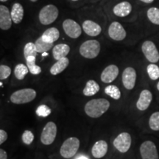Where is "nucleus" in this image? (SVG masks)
<instances>
[{
  "mask_svg": "<svg viewBox=\"0 0 159 159\" xmlns=\"http://www.w3.org/2000/svg\"><path fill=\"white\" fill-rule=\"evenodd\" d=\"M110 108V102L104 98L94 99L89 101L85 105V112L91 118H99Z\"/></svg>",
  "mask_w": 159,
  "mask_h": 159,
  "instance_id": "nucleus-1",
  "label": "nucleus"
},
{
  "mask_svg": "<svg viewBox=\"0 0 159 159\" xmlns=\"http://www.w3.org/2000/svg\"><path fill=\"white\" fill-rule=\"evenodd\" d=\"M100 43L97 40H88L83 42L80 47V54L85 58L94 59L97 57L100 52Z\"/></svg>",
  "mask_w": 159,
  "mask_h": 159,
  "instance_id": "nucleus-2",
  "label": "nucleus"
},
{
  "mask_svg": "<svg viewBox=\"0 0 159 159\" xmlns=\"http://www.w3.org/2000/svg\"><path fill=\"white\" fill-rule=\"evenodd\" d=\"M80 142L77 137H69L63 142L60 149V154L64 158H71L77 153Z\"/></svg>",
  "mask_w": 159,
  "mask_h": 159,
  "instance_id": "nucleus-3",
  "label": "nucleus"
},
{
  "mask_svg": "<svg viewBox=\"0 0 159 159\" xmlns=\"http://www.w3.org/2000/svg\"><path fill=\"white\" fill-rule=\"evenodd\" d=\"M37 93L33 89H23L16 91L11 96V101L13 104L21 105L30 102L36 97Z\"/></svg>",
  "mask_w": 159,
  "mask_h": 159,
  "instance_id": "nucleus-4",
  "label": "nucleus"
},
{
  "mask_svg": "<svg viewBox=\"0 0 159 159\" xmlns=\"http://www.w3.org/2000/svg\"><path fill=\"white\" fill-rule=\"evenodd\" d=\"M58 9L54 5H47L40 11L39 18L40 22L43 25L52 24L58 16Z\"/></svg>",
  "mask_w": 159,
  "mask_h": 159,
  "instance_id": "nucleus-5",
  "label": "nucleus"
},
{
  "mask_svg": "<svg viewBox=\"0 0 159 159\" xmlns=\"http://www.w3.org/2000/svg\"><path fill=\"white\" fill-rule=\"evenodd\" d=\"M57 136V125L55 122H47L43 128L41 135V142L44 145H50L54 142Z\"/></svg>",
  "mask_w": 159,
  "mask_h": 159,
  "instance_id": "nucleus-6",
  "label": "nucleus"
},
{
  "mask_svg": "<svg viewBox=\"0 0 159 159\" xmlns=\"http://www.w3.org/2000/svg\"><path fill=\"white\" fill-rule=\"evenodd\" d=\"M142 50L144 57L151 63H156L159 61V52L155 43L151 41H145L142 43Z\"/></svg>",
  "mask_w": 159,
  "mask_h": 159,
  "instance_id": "nucleus-7",
  "label": "nucleus"
},
{
  "mask_svg": "<svg viewBox=\"0 0 159 159\" xmlns=\"http://www.w3.org/2000/svg\"><path fill=\"white\" fill-rule=\"evenodd\" d=\"M132 143V138L127 132L121 133L114 140V146L121 153H125L130 150Z\"/></svg>",
  "mask_w": 159,
  "mask_h": 159,
  "instance_id": "nucleus-8",
  "label": "nucleus"
},
{
  "mask_svg": "<svg viewBox=\"0 0 159 159\" xmlns=\"http://www.w3.org/2000/svg\"><path fill=\"white\" fill-rule=\"evenodd\" d=\"M139 151L142 159H159L156 145L151 141H145L143 142L141 144Z\"/></svg>",
  "mask_w": 159,
  "mask_h": 159,
  "instance_id": "nucleus-9",
  "label": "nucleus"
},
{
  "mask_svg": "<svg viewBox=\"0 0 159 159\" xmlns=\"http://www.w3.org/2000/svg\"><path fill=\"white\" fill-rule=\"evenodd\" d=\"M63 28L66 34L71 39H77L82 33V29L79 24L70 19H66L63 21Z\"/></svg>",
  "mask_w": 159,
  "mask_h": 159,
  "instance_id": "nucleus-10",
  "label": "nucleus"
},
{
  "mask_svg": "<svg viewBox=\"0 0 159 159\" xmlns=\"http://www.w3.org/2000/svg\"><path fill=\"white\" fill-rule=\"evenodd\" d=\"M137 74L136 69L133 67H127L122 73V83L128 90H132L136 85Z\"/></svg>",
  "mask_w": 159,
  "mask_h": 159,
  "instance_id": "nucleus-11",
  "label": "nucleus"
},
{
  "mask_svg": "<svg viewBox=\"0 0 159 159\" xmlns=\"http://www.w3.org/2000/svg\"><path fill=\"white\" fill-rule=\"evenodd\" d=\"M108 35L114 41H122L126 37V31L123 26L118 21H114L111 24L108 28Z\"/></svg>",
  "mask_w": 159,
  "mask_h": 159,
  "instance_id": "nucleus-12",
  "label": "nucleus"
},
{
  "mask_svg": "<svg viewBox=\"0 0 159 159\" xmlns=\"http://www.w3.org/2000/svg\"><path fill=\"white\" fill-rule=\"evenodd\" d=\"M152 94L148 89H144L140 93L136 102V108L141 111H144L148 109L152 102Z\"/></svg>",
  "mask_w": 159,
  "mask_h": 159,
  "instance_id": "nucleus-13",
  "label": "nucleus"
},
{
  "mask_svg": "<svg viewBox=\"0 0 159 159\" xmlns=\"http://www.w3.org/2000/svg\"><path fill=\"white\" fill-rule=\"evenodd\" d=\"M119 72V70L117 66L114 64L109 65L102 71L101 74V80L105 83H112L116 79Z\"/></svg>",
  "mask_w": 159,
  "mask_h": 159,
  "instance_id": "nucleus-14",
  "label": "nucleus"
},
{
  "mask_svg": "<svg viewBox=\"0 0 159 159\" xmlns=\"http://www.w3.org/2000/svg\"><path fill=\"white\" fill-rule=\"evenodd\" d=\"M12 20L11 11L5 5H0V28L7 30L11 27Z\"/></svg>",
  "mask_w": 159,
  "mask_h": 159,
  "instance_id": "nucleus-15",
  "label": "nucleus"
},
{
  "mask_svg": "<svg viewBox=\"0 0 159 159\" xmlns=\"http://www.w3.org/2000/svg\"><path fill=\"white\" fill-rule=\"evenodd\" d=\"M83 30L85 34L89 36H97L102 32V28L98 24L91 21V20H85L83 23Z\"/></svg>",
  "mask_w": 159,
  "mask_h": 159,
  "instance_id": "nucleus-16",
  "label": "nucleus"
},
{
  "mask_svg": "<svg viewBox=\"0 0 159 159\" xmlns=\"http://www.w3.org/2000/svg\"><path fill=\"white\" fill-rule=\"evenodd\" d=\"M108 143L104 140H99L95 143L91 149V153L95 158H102L108 152Z\"/></svg>",
  "mask_w": 159,
  "mask_h": 159,
  "instance_id": "nucleus-17",
  "label": "nucleus"
},
{
  "mask_svg": "<svg viewBox=\"0 0 159 159\" xmlns=\"http://www.w3.org/2000/svg\"><path fill=\"white\" fill-rule=\"evenodd\" d=\"M113 11L114 14L118 17L128 16L132 11V5L127 1L122 2L115 5Z\"/></svg>",
  "mask_w": 159,
  "mask_h": 159,
  "instance_id": "nucleus-18",
  "label": "nucleus"
},
{
  "mask_svg": "<svg viewBox=\"0 0 159 159\" xmlns=\"http://www.w3.org/2000/svg\"><path fill=\"white\" fill-rule=\"evenodd\" d=\"M69 52H70V47L69 45L66 44V43H59V44L54 46V47H53V57L56 61H58V60L63 58V57H66Z\"/></svg>",
  "mask_w": 159,
  "mask_h": 159,
  "instance_id": "nucleus-19",
  "label": "nucleus"
},
{
  "mask_svg": "<svg viewBox=\"0 0 159 159\" xmlns=\"http://www.w3.org/2000/svg\"><path fill=\"white\" fill-rule=\"evenodd\" d=\"M24 13H25V11H24L23 6L20 3H15L12 7L11 11L13 22L15 24L21 23V21L23 19Z\"/></svg>",
  "mask_w": 159,
  "mask_h": 159,
  "instance_id": "nucleus-20",
  "label": "nucleus"
},
{
  "mask_svg": "<svg viewBox=\"0 0 159 159\" xmlns=\"http://www.w3.org/2000/svg\"><path fill=\"white\" fill-rule=\"evenodd\" d=\"M69 63V61L67 57H63V58L57 61L52 66L50 70H49L51 75H57L61 73L68 67Z\"/></svg>",
  "mask_w": 159,
  "mask_h": 159,
  "instance_id": "nucleus-21",
  "label": "nucleus"
},
{
  "mask_svg": "<svg viewBox=\"0 0 159 159\" xmlns=\"http://www.w3.org/2000/svg\"><path fill=\"white\" fill-rule=\"evenodd\" d=\"M60 37V32L55 27H50L43 32L41 38L43 41L49 43H53L55 41H57Z\"/></svg>",
  "mask_w": 159,
  "mask_h": 159,
  "instance_id": "nucleus-22",
  "label": "nucleus"
},
{
  "mask_svg": "<svg viewBox=\"0 0 159 159\" xmlns=\"http://www.w3.org/2000/svg\"><path fill=\"white\" fill-rule=\"evenodd\" d=\"M99 91V85L95 80H90L86 83L84 89H83V94L86 97L94 96Z\"/></svg>",
  "mask_w": 159,
  "mask_h": 159,
  "instance_id": "nucleus-23",
  "label": "nucleus"
},
{
  "mask_svg": "<svg viewBox=\"0 0 159 159\" xmlns=\"http://www.w3.org/2000/svg\"><path fill=\"white\" fill-rule=\"evenodd\" d=\"M35 47H36V50L38 53H45L47 51H49L52 47H54L53 43H49L43 41L42 38L39 37L36 41H35Z\"/></svg>",
  "mask_w": 159,
  "mask_h": 159,
  "instance_id": "nucleus-24",
  "label": "nucleus"
},
{
  "mask_svg": "<svg viewBox=\"0 0 159 159\" xmlns=\"http://www.w3.org/2000/svg\"><path fill=\"white\" fill-rule=\"evenodd\" d=\"M35 56H31L26 58V62H27V66L28 67L30 72L32 75H37L41 72V68L35 64Z\"/></svg>",
  "mask_w": 159,
  "mask_h": 159,
  "instance_id": "nucleus-25",
  "label": "nucleus"
},
{
  "mask_svg": "<svg viewBox=\"0 0 159 159\" xmlns=\"http://www.w3.org/2000/svg\"><path fill=\"white\" fill-rule=\"evenodd\" d=\"M29 71V69L27 66L23 64V63H19L15 67L14 75L18 80H21L25 78Z\"/></svg>",
  "mask_w": 159,
  "mask_h": 159,
  "instance_id": "nucleus-26",
  "label": "nucleus"
},
{
  "mask_svg": "<svg viewBox=\"0 0 159 159\" xmlns=\"http://www.w3.org/2000/svg\"><path fill=\"white\" fill-rule=\"evenodd\" d=\"M105 93L111 98L116 99V100L121 98V91L116 85H109L105 87Z\"/></svg>",
  "mask_w": 159,
  "mask_h": 159,
  "instance_id": "nucleus-27",
  "label": "nucleus"
},
{
  "mask_svg": "<svg viewBox=\"0 0 159 159\" xmlns=\"http://www.w3.org/2000/svg\"><path fill=\"white\" fill-rule=\"evenodd\" d=\"M148 19L153 25H159V8L158 7H150L147 12Z\"/></svg>",
  "mask_w": 159,
  "mask_h": 159,
  "instance_id": "nucleus-28",
  "label": "nucleus"
},
{
  "mask_svg": "<svg viewBox=\"0 0 159 159\" xmlns=\"http://www.w3.org/2000/svg\"><path fill=\"white\" fill-rule=\"evenodd\" d=\"M147 72L148 76L152 80L159 79V67L155 63H150L147 67Z\"/></svg>",
  "mask_w": 159,
  "mask_h": 159,
  "instance_id": "nucleus-29",
  "label": "nucleus"
},
{
  "mask_svg": "<svg viewBox=\"0 0 159 159\" xmlns=\"http://www.w3.org/2000/svg\"><path fill=\"white\" fill-rule=\"evenodd\" d=\"M37 53L38 52L36 50L35 43L29 42L26 43L25 48H24V55H25V59L31 56L36 57Z\"/></svg>",
  "mask_w": 159,
  "mask_h": 159,
  "instance_id": "nucleus-30",
  "label": "nucleus"
},
{
  "mask_svg": "<svg viewBox=\"0 0 159 159\" xmlns=\"http://www.w3.org/2000/svg\"><path fill=\"white\" fill-rule=\"evenodd\" d=\"M149 127L151 130L159 131V111L154 112L149 119Z\"/></svg>",
  "mask_w": 159,
  "mask_h": 159,
  "instance_id": "nucleus-31",
  "label": "nucleus"
},
{
  "mask_svg": "<svg viewBox=\"0 0 159 159\" xmlns=\"http://www.w3.org/2000/svg\"><path fill=\"white\" fill-rule=\"evenodd\" d=\"M51 114V109L46 105H41L36 109V114L40 117H47Z\"/></svg>",
  "mask_w": 159,
  "mask_h": 159,
  "instance_id": "nucleus-32",
  "label": "nucleus"
},
{
  "mask_svg": "<svg viewBox=\"0 0 159 159\" xmlns=\"http://www.w3.org/2000/svg\"><path fill=\"white\" fill-rule=\"evenodd\" d=\"M21 139H22V142L25 144L29 145L34 140V134H33L32 131L27 130L23 133L22 136H21Z\"/></svg>",
  "mask_w": 159,
  "mask_h": 159,
  "instance_id": "nucleus-33",
  "label": "nucleus"
},
{
  "mask_svg": "<svg viewBox=\"0 0 159 159\" xmlns=\"http://www.w3.org/2000/svg\"><path fill=\"white\" fill-rule=\"evenodd\" d=\"M11 74V69L8 66L2 64L0 66V79L1 80L7 79Z\"/></svg>",
  "mask_w": 159,
  "mask_h": 159,
  "instance_id": "nucleus-34",
  "label": "nucleus"
},
{
  "mask_svg": "<svg viewBox=\"0 0 159 159\" xmlns=\"http://www.w3.org/2000/svg\"><path fill=\"white\" fill-rule=\"evenodd\" d=\"M7 134L5 130H0V144H2L4 142H6V140L7 139Z\"/></svg>",
  "mask_w": 159,
  "mask_h": 159,
  "instance_id": "nucleus-35",
  "label": "nucleus"
},
{
  "mask_svg": "<svg viewBox=\"0 0 159 159\" xmlns=\"http://www.w3.org/2000/svg\"><path fill=\"white\" fill-rule=\"evenodd\" d=\"M0 159H7V152L3 149H0Z\"/></svg>",
  "mask_w": 159,
  "mask_h": 159,
  "instance_id": "nucleus-36",
  "label": "nucleus"
},
{
  "mask_svg": "<svg viewBox=\"0 0 159 159\" xmlns=\"http://www.w3.org/2000/svg\"><path fill=\"white\" fill-rule=\"evenodd\" d=\"M75 159H89L88 156H84V155H80V156H78Z\"/></svg>",
  "mask_w": 159,
  "mask_h": 159,
  "instance_id": "nucleus-37",
  "label": "nucleus"
},
{
  "mask_svg": "<svg viewBox=\"0 0 159 159\" xmlns=\"http://www.w3.org/2000/svg\"><path fill=\"white\" fill-rule=\"evenodd\" d=\"M140 1L142 2H144L147 4H150V3H152V2H154V0H140Z\"/></svg>",
  "mask_w": 159,
  "mask_h": 159,
  "instance_id": "nucleus-38",
  "label": "nucleus"
},
{
  "mask_svg": "<svg viewBox=\"0 0 159 159\" xmlns=\"http://www.w3.org/2000/svg\"><path fill=\"white\" fill-rule=\"evenodd\" d=\"M156 88H157V89H158V90L159 91V81H158V83H157Z\"/></svg>",
  "mask_w": 159,
  "mask_h": 159,
  "instance_id": "nucleus-39",
  "label": "nucleus"
},
{
  "mask_svg": "<svg viewBox=\"0 0 159 159\" xmlns=\"http://www.w3.org/2000/svg\"><path fill=\"white\" fill-rule=\"evenodd\" d=\"M30 1L33 2H37V1H38V0H30Z\"/></svg>",
  "mask_w": 159,
  "mask_h": 159,
  "instance_id": "nucleus-40",
  "label": "nucleus"
},
{
  "mask_svg": "<svg viewBox=\"0 0 159 159\" xmlns=\"http://www.w3.org/2000/svg\"><path fill=\"white\" fill-rule=\"evenodd\" d=\"M0 1H1V2H7V1H8V0H0Z\"/></svg>",
  "mask_w": 159,
  "mask_h": 159,
  "instance_id": "nucleus-41",
  "label": "nucleus"
},
{
  "mask_svg": "<svg viewBox=\"0 0 159 159\" xmlns=\"http://www.w3.org/2000/svg\"><path fill=\"white\" fill-rule=\"evenodd\" d=\"M71 1H78V0H71Z\"/></svg>",
  "mask_w": 159,
  "mask_h": 159,
  "instance_id": "nucleus-42",
  "label": "nucleus"
}]
</instances>
